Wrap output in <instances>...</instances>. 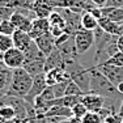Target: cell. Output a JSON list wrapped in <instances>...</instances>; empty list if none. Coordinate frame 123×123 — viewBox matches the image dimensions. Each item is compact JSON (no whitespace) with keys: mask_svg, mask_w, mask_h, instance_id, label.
Instances as JSON below:
<instances>
[{"mask_svg":"<svg viewBox=\"0 0 123 123\" xmlns=\"http://www.w3.org/2000/svg\"><path fill=\"white\" fill-rule=\"evenodd\" d=\"M92 72V80H90V92L97 93L102 96L105 99L109 101H118L119 98H123V94L118 92L117 86L106 77L96 66L89 67Z\"/></svg>","mask_w":123,"mask_h":123,"instance_id":"6da1fadb","label":"cell"},{"mask_svg":"<svg viewBox=\"0 0 123 123\" xmlns=\"http://www.w3.org/2000/svg\"><path fill=\"white\" fill-rule=\"evenodd\" d=\"M33 84V76L29 74L24 67L13 69V76L11 85L8 86V89L4 92V96H13V97H21L25 98V96L29 93Z\"/></svg>","mask_w":123,"mask_h":123,"instance_id":"7a4b0ae2","label":"cell"},{"mask_svg":"<svg viewBox=\"0 0 123 123\" xmlns=\"http://www.w3.org/2000/svg\"><path fill=\"white\" fill-rule=\"evenodd\" d=\"M75 46L77 50L79 56L84 55L86 51H89L92 49V46L94 45V33L93 30H86V29H80L79 31H76L75 36Z\"/></svg>","mask_w":123,"mask_h":123,"instance_id":"3957f363","label":"cell"},{"mask_svg":"<svg viewBox=\"0 0 123 123\" xmlns=\"http://www.w3.org/2000/svg\"><path fill=\"white\" fill-rule=\"evenodd\" d=\"M58 12L62 13L66 21V31L69 34H75L80 29H83L81 25V16L83 13L75 12V11L69 9V8H56Z\"/></svg>","mask_w":123,"mask_h":123,"instance_id":"277c9868","label":"cell"},{"mask_svg":"<svg viewBox=\"0 0 123 123\" xmlns=\"http://www.w3.org/2000/svg\"><path fill=\"white\" fill-rule=\"evenodd\" d=\"M1 60L12 69L20 68V67L24 66L25 54H24L22 50H20L17 47H12V49L8 50V51H5L1 54Z\"/></svg>","mask_w":123,"mask_h":123,"instance_id":"5b68a950","label":"cell"},{"mask_svg":"<svg viewBox=\"0 0 123 123\" xmlns=\"http://www.w3.org/2000/svg\"><path fill=\"white\" fill-rule=\"evenodd\" d=\"M49 85L46 83V77H45V74H39L37 76H33V84H31V88L29 90V93L25 96V101L30 105H34V101L43 90L46 89Z\"/></svg>","mask_w":123,"mask_h":123,"instance_id":"8992f818","label":"cell"},{"mask_svg":"<svg viewBox=\"0 0 123 123\" xmlns=\"http://www.w3.org/2000/svg\"><path fill=\"white\" fill-rule=\"evenodd\" d=\"M96 67H97L99 71L106 76L115 86L123 81V67L113 66V64H99V66H96Z\"/></svg>","mask_w":123,"mask_h":123,"instance_id":"52a82bcc","label":"cell"},{"mask_svg":"<svg viewBox=\"0 0 123 123\" xmlns=\"http://www.w3.org/2000/svg\"><path fill=\"white\" fill-rule=\"evenodd\" d=\"M105 99L102 96L97 94V93H93V92H88L84 93L81 96V102L85 105V107L88 109V111H98L105 107Z\"/></svg>","mask_w":123,"mask_h":123,"instance_id":"ba28073f","label":"cell"},{"mask_svg":"<svg viewBox=\"0 0 123 123\" xmlns=\"http://www.w3.org/2000/svg\"><path fill=\"white\" fill-rule=\"evenodd\" d=\"M45 77H46V83L49 86H54L55 84H59L62 81L69 80L71 76L67 72L66 68L63 67H56V68H52L50 71L45 72Z\"/></svg>","mask_w":123,"mask_h":123,"instance_id":"9c48e42d","label":"cell"},{"mask_svg":"<svg viewBox=\"0 0 123 123\" xmlns=\"http://www.w3.org/2000/svg\"><path fill=\"white\" fill-rule=\"evenodd\" d=\"M34 42H36V45L38 46V49H39L46 56L51 54V51L56 47V46H55V38L52 37V34L50 33V31L42 34L41 37L36 38Z\"/></svg>","mask_w":123,"mask_h":123,"instance_id":"30bf717a","label":"cell"},{"mask_svg":"<svg viewBox=\"0 0 123 123\" xmlns=\"http://www.w3.org/2000/svg\"><path fill=\"white\" fill-rule=\"evenodd\" d=\"M56 67H63V68H66V64H64V58H63V55H62L60 50L58 47H55L51 51V54L46 56L45 72H47L52 68H56Z\"/></svg>","mask_w":123,"mask_h":123,"instance_id":"8fae6325","label":"cell"},{"mask_svg":"<svg viewBox=\"0 0 123 123\" xmlns=\"http://www.w3.org/2000/svg\"><path fill=\"white\" fill-rule=\"evenodd\" d=\"M13 76V69L9 68L3 60H0V97L4 94V92L11 85Z\"/></svg>","mask_w":123,"mask_h":123,"instance_id":"7c38bea8","label":"cell"},{"mask_svg":"<svg viewBox=\"0 0 123 123\" xmlns=\"http://www.w3.org/2000/svg\"><path fill=\"white\" fill-rule=\"evenodd\" d=\"M50 28H51V25H50V22H49V18L36 17V18L33 20V26H31V30L29 34H30V37L33 38V39H36V38L41 37L42 34L50 31Z\"/></svg>","mask_w":123,"mask_h":123,"instance_id":"4fadbf2b","label":"cell"},{"mask_svg":"<svg viewBox=\"0 0 123 123\" xmlns=\"http://www.w3.org/2000/svg\"><path fill=\"white\" fill-rule=\"evenodd\" d=\"M12 38H13V45L14 47L22 50V51H25L26 49L29 47V46L33 43V38L30 37V34L26 33V31H22L20 30V29H16V31L12 34Z\"/></svg>","mask_w":123,"mask_h":123,"instance_id":"5bb4252c","label":"cell"},{"mask_svg":"<svg viewBox=\"0 0 123 123\" xmlns=\"http://www.w3.org/2000/svg\"><path fill=\"white\" fill-rule=\"evenodd\" d=\"M11 21L16 26V29H20V30L26 31V33H30L31 26H33V20L31 18L21 14L20 12H14L12 14V17H11Z\"/></svg>","mask_w":123,"mask_h":123,"instance_id":"9a60e30c","label":"cell"},{"mask_svg":"<svg viewBox=\"0 0 123 123\" xmlns=\"http://www.w3.org/2000/svg\"><path fill=\"white\" fill-rule=\"evenodd\" d=\"M31 11L36 13L37 17L41 18H47L50 16V13L54 11V8L51 5H49L45 0H34L31 4Z\"/></svg>","mask_w":123,"mask_h":123,"instance_id":"2e32d148","label":"cell"},{"mask_svg":"<svg viewBox=\"0 0 123 123\" xmlns=\"http://www.w3.org/2000/svg\"><path fill=\"white\" fill-rule=\"evenodd\" d=\"M45 62L46 59H34L24 63V68L31 76H37L39 74H45Z\"/></svg>","mask_w":123,"mask_h":123,"instance_id":"e0dca14e","label":"cell"},{"mask_svg":"<svg viewBox=\"0 0 123 123\" xmlns=\"http://www.w3.org/2000/svg\"><path fill=\"white\" fill-rule=\"evenodd\" d=\"M102 16L113 20V21L122 24L123 22V7H104L101 8Z\"/></svg>","mask_w":123,"mask_h":123,"instance_id":"ac0fdd59","label":"cell"},{"mask_svg":"<svg viewBox=\"0 0 123 123\" xmlns=\"http://www.w3.org/2000/svg\"><path fill=\"white\" fill-rule=\"evenodd\" d=\"M119 25L118 22L113 21V20L107 18V17L102 16L101 18L98 20V26L102 29L104 31L109 34H113V36H119Z\"/></svg>","mask_w":123,"mask_h":123,"instance_id":"d6986e66","label":"cell"},{"mask_svg":"<svg viewBox=\"0 0 123 123\" xmlns=\"http://www.w3.org/2000/svg\"><path fill=\"white\" fill-rule=\"evenodd\" d=\"M45 117H62V118H71L72 117V110L71 107H66V106H60V105H54L46 111Z\"/></svg>","mask_w":123,"mask_h":123,"instance_id":"ffe728a7","label":"cell"},{"mask_svg":"<svg viewBox=\"0 0 123 123\" xmlns=\"http://www.w3.org/2000/svg\"><path fill=\"white\" fill-rule=\"evenodd\" d=\"M81 25H83V29L94 30L96 28H98V20L96 17H93L88 11H85L81 16Z\"/></svg>","mask_w":123,"mask_h":123,"instance_id":"44dd1931","label":"cell"},{"mask_svg":"<svg viewBox=\"0 0 123 123\" xmlns=\"http://www.w3.org/2000/svg\"><path fill=\"white\" fill-rule=\"evenodd\" d=\"M47 18H49V22H50L51 26H58V28H62V29L66 30V21H64V17L62 16V13L58 12L56 9L52 11Z\"/></svg>","mask_w":123,"mask_h":123,"instance_id":"7402d4cb","label":"cell"},{"mask_svg":"<svg viewBox=\"0 0 123 123\" xmlns=\"http://www.w3.org/2000/svg\"><path fill=\"white\" fill-rule=\"evenodd\" d=\"M0 118L5 119V121L16 119V111H14V109L11 105L0 102Z\"/></svg>","mask_w":123,"mask_h":123,"instance_id":"603a6c76","label":"cell"},{"mask_svg":"<svg viewBox=\"0 0 123 123\" xmlns=\"http://www.w3.org/2000/svg\"><path fill=\"white\" fill-rule=\"evenodd\" d=\"M12 47H14L12 36H7V34L0 33V54L8 51V50L12 49Z\"/></svg>","mask_w":123,"mask_h":123,"instance_id":"cb8c5ba5","label":"cell"},{"mask_svg":"<svg viewBox=\"0 0 123 123\" xmlns=\"http://www.w3.org/2000/svg\"><path fill=\"white\" fill-rule=\"evenodd\" d=\"M84 123H105L104 118L97 113V111H88L83 118Z\"/></svg>","mask_w":123,"mask_h":123,"instance_id":"d4e9b609","label":"cell"},{"mask_svg":"<svg viewBox=\"0 0 123 123\" xmlns=\"http://www.w3.org/2000/svg\"><path fill=\"white\" fill-rule=\"evenodd\" d=\"M16 31V26L12 24L11 20H4L0 22V33L1 34H7V36H12Z\"/></svg>","mask_w":123,"mask_h":123,"instance_id":"484cf974","label":"cell"},{"mask_svg":"<svg viewBox=\"0 0 123 123\" xmlns=\"http://www.w3.org/2000/svg\"><path fill=\"white\" fill-rule=\"evenodd\" d=\"M83 94H84V92L80 89V86L75 81L69 80L67 89H66V96H83Z\"/></svg>","mask_w":123,"mask_h":123,"instance_id":"4316f807","label":"cell"},{"mask_svg":"<svg viewBox=\"0 0 123 123\" xmlns=\"http://www.w3.org/2000/svg\"><path fill=\"white\" fill-rule=\"evenodd\" d=\"M71 80V79H69ZM69 80H66V81H62L59 84H55L52 86V90H54V94H55V98H60L63 96H66V89H67V85H68V81Z\"/></svg>","mask_w":123,"mask_h":123,"instance_id":"83f0119b","label":"cell"},{"mask_svg":"<svg viewBox=\"0 0 123 123\" xmlns=\"http://www.w3.org/2000/svg\"><path fill=\"white\" fill-rule=\"evenodd\" d=\"M72 110V115L75 117H79V118H84V115L88 113V109L85 107V105L83 104V102H77L76 105H74V106L71 107Z\"/></svg>","mask_w":123,"mask_h":123,"instance_id":"f1b7e54d","label":"cell"},{"mask_svg":"<svg viewBox=\"0 0 123 123\" xmlns=\"http://www.w3.org/2000/svg\"><path fill=\"white\" fill-rule=\"evenodd\" d=\"M102 64H113V66L123 67V52L122 51L115 52L113 56H110L109 59L105 62V63H102Z\"/></svg>","mask_w":123,"mask_h":123,"instance_id":"f546056e","label":"cell"},{"mask_svg":"<svg viewBox=\"0 0 123 123\" xmlns=\"http://www.w3.org/2000/svg\"><path fill=\"white\" fill-rule=\"evenodd\" d=\"M16 12V8L12 5H7V7H0V20H11L12 14Z\"/></svg>","mask_w":123,"mask_h":123,"instance_id":"4dcf8cb0","label":"cell"},{"mask_svg":"<svg viewBox=\"0 0 123 123\" xmlns=\"http://www.w3.org/2000/svg\"><path fill=\"white\" fill-rule=\"evenodd\" d=\"M123 121V118L119 115L118 111H114V113L109 114V115L105 118V123H121Z\"/></svg>","mask_w":123,"mask_h":123,"instance_id":"1f68e13d","label":"cell"},{"mask_svg":"<svg viewBox=\"0 0 123 123\" xmlns=\"http://www.w3.org/2000/svg\"><path fill=\"white\" fill-rule=\"evenodd\" d=\"M88 12L92 14L93 17H96L97 20H99L102 17V11L99 7H96V5H92V7H89V9H88Z\"/></svg>","mask_w":123,"mask_h":123,"instance_id":"d6a6232c","label":"cell"},{"mask_svg":"<svg viewBox=\"0 0 123 123\" xmlns=\"http://www.w3.org/2000/svg\"><path fill=\"white\" fill-rule=\"evenodd\" d=\"M50 33L52 34L54 38H58V37H60L62 34L66 33V30L62 29V28H58V26H51V28H50Z\"/></svg>","mask_w":123,"mask_h":123,"instance_id":"836d02e7","label":"cell"},{"mask_svg":"<svg viewBox=\"0 0 123 123\" xmlns=\"http://www.w3.org/2000/svg\"><path fill=\"white\" fill-rule=\"evenodd\" d=\"M105 7H123V0H107Z\"/></svg>","mask_w":123,"mask_h":123,"instance_id":"e575fe53","label":"cell"},{"mask_svg":"<svg viewBox=\"0 0 123 123\" xmlns=\"http://www.w3.org/2000/svg\"><path fill=\"white\" fill-rule=\"evenodd\" d=\"M92 4H94L96 7H99V8H104L106 5V1L107 0H90Z\"/></svg>","mask_w":123,"mask_h":123,"instance_id":"d590c367","label":"cell"},{"mask_svg":"<svg viewBox=\"0 0 123 123\" xmlns=\"http://www.w3.org/2000/svg\"><path fill=\"white\" fill-rule=\"evenodd\" d=\"M117 45H118V50L123 52V36H118L117 38Z\"/></svg>","mask_w":123,"mask_h":123,"instance_id":"8d00e7d4","label":"cell"},{"mask_svg":"<svg viewBox=\"0 0 123 123\" xmlns=\"http://www.w3.org/2000/svg\"><path fill=\"white\" fill-rule=\"evenodd\" d=\"M68 122L69 123H84L83 118H79V117H75V115H72L71 118H68Z\"/></svg>","mask_w":123,"mask_h":123,"instance_id":"74e56055","label":"cell"},{"mask_svg":"<svg viewBox=\"0 0 123 123\" xmlns=\"http://www.w3.org/2000/svg\"><path fill=\"white\" fill-rule=\"evenodd\" d=\"M12 4V0H0V7H7Z\"/></svg>","mask_w":123,"mask_h":123,"instance_id":"f35d334b","label":"cell"},{"mask_svg":"<svg viewBox=\"0 0 123 123\" xmlns=\"http://www.w3.org/2000/svg\"><path fill=\"white\" fill-rule=\"evenodd\" d=\"M118 113H119V115L123 118V98H122V101H121V105H119V107H118Z\"/></svg>","mask_w":123,"mask_h":123,"instance_id":"ab89813d","label":"cell"},{"mask_svg":"<svg viewBox=\"0 0 123 123\" xmlns=\"http://www.w3.org/2000/svg\"><path fill=\"white\" fill-rule=\"evenodd\" d=\"M117 89H118V92L121 93V94H123V81L121 84H118V85H117Z\"/></svg>","mask_w":123,"mask_h":123,"instance_id":"60d3db41","label":"cell"},{"mask_svg":"<svg viewBox=\"0 0 123 123\" xmlns=\"http://www.w3.org/2000/svg\"><path fill=\"white\" fill-rule=\"evenodd\" d=\"M119 36H123V22L119 25Z\"/></svg>","mask_w":123,"mask_h":123,"instance_id":"b9f144b4","label":"cell"},{"mask_svg":"<svg viewBox=\"0 0 123 123\" xmlns=\"http://www.w3.org/2000/svg\"><path fill=\"white\" fill-rule=\"evenodd\" d=\"M59 123H69V122H68V119H63V121H60Z\"/></svg>","mask_w":123,"mask_h":123,"instance_id":"7bdbcfd3","label":"cell"},{"mask_svg":"<svg viewBox=\"0 0 123 123\" xmlns=\"http://www.w3.org/2000/svg\"><path fill=\"white\" fill-rule=\"evenodd\" d=\"M0 60H1V54H0Z\"/></svg>","mask_w":123,"mask_h":123,"instance_id":"ee69618b","label":"cell"},{"mask_svg":"<svg viewBox=\"0 0 123 123\" xmlns=\"http://www.w3.org/2000/svg\"><path fill=\"white\" fill-rule=\"evenodd\" d=\"M21 123H28V122H21Z\"/></svg>","mask_w":123,"mask_h":123,"instance_id":"f6af8a7d","label":"cell"},{"mask_svg":"<svg viewBox=\"0 0 123 123\" xmlns=\"http://www.w3.org/2000/svg\"><path fill=\"white\" fill-rule=\"evenodd\" d=\"M121 123H123V121H122V122H121Z\"/></svg>","mask_w":123,"mask_h":123,"instance_id":"bcb514c9","label":"cell"},{"mask_svg":"<svg viewBox=\"0 0 123 123\" xmlns=\"http://www.w3.org/2000/svg\"><path fill=\"white\" fill-rule=\"evenodd\" d=\"M0 22H1V20H0Z\"/></svg>","mask_w":123,"mask_h":123,"instance_id":"7dc6e473","label":"cell"}]
</instances>
